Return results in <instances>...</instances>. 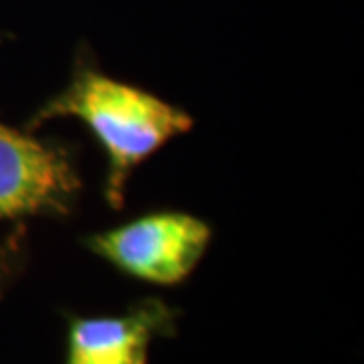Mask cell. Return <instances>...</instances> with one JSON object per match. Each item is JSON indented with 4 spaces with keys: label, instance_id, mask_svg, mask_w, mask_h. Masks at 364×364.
I'll return each mask as SVG.
<instances>
[{
    "label": "cell",
    "instance_id": "3",
    "mask_svg": "<svg viewBox=\"0 0 364 364\" xmlns=\"http://www.w3.org/2000/svg\"><path fill=\"white\" fill-rule=\"evenodd\" d=\"M77 186L61 150L0 124V221L63 213Z\"/></svg>",
    "mask_w": 364,
    "mask_h": 364
},
{
    "label": "cell",
    "instance_id": "1",
    "mask_svg": "<svg viewBox=\"0 0 364 364\" xmlns=\"http://www.w3.org/2000/svg\"><path fill=\"white\" fill-rule=\"evenodd\" d=\"M77 117L90 126L107 154V200L122 207L126 181L160 146L193 128V117L148 91L79 69L73 81L49 100L35 122Z\"/></svg>",
    "mask_w": 364,
    "mask_h": 364
},
{
    "label": "cell",
    "instance_id": "4",
    "mask_svg": "<svg viewBox=\"0 0 364 364\" xmlns=\"http://www.w3.org/2000/svg\"><path fill=\"white\" fill-rule=\"evenodd\" d=\"M172 326V310L150 299L122 316L77 318L69 326L65 364H148L152 340Z\"/></svg>",
    "mask_w": 364,
    "mask_h": 364
},
{
    "label": "cell",
    "instance_id": "2",
    "mask_svg": "<svg viewBox=\"0 0 364 364\" xmlns=\"http://www.w3.org/2000/svg\"><path fill=\"white\" fill-rule=\"evenodd\" d=\"M210 227L186 213H154L87 239V247L132 277L174 286L207 251Z\"/></svg>",
    "mask_w": 364,
    "mask_h": 364
}]
</instances>
